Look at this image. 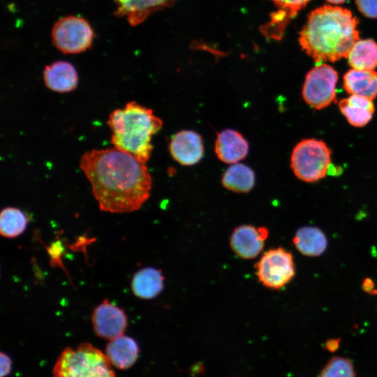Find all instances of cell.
I'll return each mask as SVG.
<instances>
[{"label": "cell", "instance_id": "obj_21", "mask_svg": "<svg viewBox=\"0 0 377 377\" xmlns=\"http://www.w3.org/2000/svg\"><path fill=\"white\" fill-rule=\"evenodd\" d=\"M253 170L244 164L235 163L230 165L222 177L223 186L235 193H247L255 185Z\"/></svg>", "mask_w": 377, "mask_h": 377}, {"label": "cell", "instance_id": "obj_5", "mask_svg": "<svg viewBox=\"0 0 377 377\" xmlns=\"http://www.w3.org/2000/svg\"><path fill=\"white\" fill-rule=\"evenodd\" d=\"M331 164V151L322 140L305 139L294 147L290 166L295 176L306 182L325 177Z\"/></svg>", "mask_w": 377, "mask_h": 377}, {"label": "cell", "instance_id": "obj_20", "mask_svg": "<svg viewBox=\"0 0 377 377\" xmlns=\"http://www.w3.org/2000/svg\"><path fill=\"white\" fill-rule=\"evenodd\" d=\"M293 242L299 252L309 257L320 256L327 246L325 235L314 226H304L298 229Z\"/></svg>", "mask_w": 377, "mask_h": 377}, {"label": "cell", "instance_id": "obj_11", "mask_svg": "<svg viewBox=\"0 0 377 377\" xmlns=\"http://www.w3.org/2000/svg\"><path fill=\"white\" fill-rule=\"evenodd\" d=\"M173 158L182 165L198 163L204 154L202 137L197 132L183 130L175 134L169 145Z\"/></svg>", "mask_w": 377, "mask_h": 377}, {"label": "cell", "instance_id": "obj_29", "mask_svg": "<svg viewBox=\"0 0 377 377\" xmlns=\"http://www.w3.org/2000/svg\"><path fill=\"white\" fill-rule=\"evenodd\" d=\"M330 3L334 4H340L344 3L346 0H327Z\"/></svg>", "mask_w": 377, "mask_h": 377}, {"label": "cell", "instance_id": "obj_2", "mask_svg": "<svg viewBox=\"0 0 377 377\" xmlns=\"http://www.w3.org/2000/svg\"><path fill=\"white\" fill-rule=\"evenodd\" d=\"M358 19L341 7L325 5L312 10L299 36L302 49L316 63L337 61L359 40Z\"/></svg>", "mask_w": 377, "mask_h": 377}, {"label": "cell", "instance_id": "obj_24", "mask_svg": "<svg viewBox=\"0 0 377 377\" xmlns=\"http://www.w3.org/2000/svg\"><path fill=\"white\" fill-rule=\"evenodd\" d=\"M353 362L347 357L335 356L331 358L320 372L319 377H355Z\"/></svg>", "mask_w": 377, "mask_h": 377}, {"label": "cell", "instance_id": "obj_25", "mask_svg": "<svg viewBox=\"0 0 377 377\" xmlns=\"http://www.w3.org/2000/svg\"><path fill=\"white\" fill-rule=\"evenodd\" d=\"M357 8L366 17L377 18V0H355Z\"/></svg>", "mask_w": 377, "mask_h": 377}, {"label": "cell", "instance_id": "obj_12", "mask_svg": "<svg viewBox=\"0 0 377 377\" xmlns=\"http://www.w3.org/2000/svg\"><path fill=\"white\" fill-rule=\"evenodd\" d=\"M276 8L269 20L262 29L263 34L269 39L280 40L285 29L298 12L304 8L310 0H269Z\"/></svg>", "mask_w": 377, "mask_h": 377}, {"label": "cell", "instance_id": "obj_7", "mask_svg": "<svg viewBox=\"0 0 377 377\" xmlns=\"http://www.w3.org/2000/svg\"><path fill=\"white\" fill-rule=\"evenodd\" d=\"M258 281L266 288L281 290L295 275V265L290 252L282 247L265 251L255 265Z\"/></svg>", "mask_w": 377, "mask_h": 377}, {"label": "cell", "instance_id": "obj_16", "mask_svg": "<svg viewBox=\"0 0 377 377\" xmlns=\"http://www.w3.org/2000/svg\"><path fill=\"white\" fill-rule=\"evenodd\" d=\"M139 353L137 342L124 334L110 340L105 348V354L112 366L121 370L131 368L136 362Z\"/></svg>", "mask_w": 377, "mask_h": 377}, {"label": "cell", "instance_id": "obj_15", "mask_svg": "<svg viewBox=\"0 0 377 377\" xmlns=\"http://www.w3.org/2000/svg\"><path fill=\"white\" fill-rule=\"evenodd\" d=\"M43 75L45 86L55 92H70L75 89L78 84L75 68L66 61H54L46 66Z\"/></svg>", "mask_w": 377, "mask_h": 377}, {"label": "cell", "instance_id": "obj_27", "mask_svg": "<svg viewBox=\"0 0 377 377\" xmlns=\"http://www.w3.org/2000/svg\"><path fill=\"white\" fill-rule=\"evenodd\" d=\"M362 289L369 294L377 295V288L375 286L374 281L369 278H366L363 281Z\"/></svg>", "mask_w": 377, "mask_h": 377}, {"label": "cell", "instance_id": "obj_18", "mask_svg": "<svg viewBox=\"0 0 377 377\" xmlns=\"http://www.w3.org/2000/svg\"><path fill=\"white\" fill-rule=\"evenodd\" d=\"M339 108L348 122L355 127L367 125L375 110L372 100L358 95H350L341 100Z\"/></svg>", "mask_w": 377, "mask_h": 377}, {"label": "cell", "instance_id": "obj_3", "mask_svg": "<svg viewBox=\"0 0 377 377\" xmlns=\"http://www.w3.org/2000/svg\"><path fill=\"white\" fill-rule=\"evenodd\" d=\"M108 124L114 147L146 163L153 149L152 137L160 131L163 121L151 109L130 101L110 114Z\"/></svg>", "mask_w": 377, "mask_h": 377}, {"label": "cell", "instance_id": "obj_23", "mask_svg": "<svg viewBox=\"0 0 377 377\" xmlns=\"http://www.w3.org/2000/svg\"><path fill=\"white\" fill-rule=\"evenodd\" d=\"M28 218L21 209L14 207L3 208L0 214V233L6 238H15L27 228Z\"/></svg>", "mask_w": 377, "mask_h": 377}, {"label": "cell", "instance_id": "obj_28", "mask_svg": "<svg viewBox=\"0 0 377 377\" xmlns=\"http://www.w3.org/2000/svg\"><path fill=\"white\" fill-rule=\"evenodd\" d=\"M340 342V339H330L324 344V348L330 352H334L339 348Z\"/></svg>", "mask_w": 377, "mask_h": 377}, {"label": "cell", "instance_id": "obj_1", "mask_svg": "<svg viewBox=\"0 0 377 377\" xmlns=\"http://www.w3.org/2000/svg\"><path fill=\"white\" fill-rule=\"evenodd\" d=\"M80 167L102 211L132 212L150 195L151 177L145 163L114 147L86 151Z\"/></svg>", "mask_w": 377, "mask_h": 377}, {"label": "cell", "instance_id": "obj_10", "mask_svg": "<svg viewBox=\"0 0 377 377\" xmlns=\"http://www.w3.org/2000/svg\"><path fill=\"white\" fill-rule=\"evenodd\" d=\"M268 236L269 230L266 227L243 224L233 230L230 237V246L239 258L253 259L263 251Z\"/></svg>", "mask_w": 377, "mask_h": 377}, {"label": "cell", "instance_id": "obj_9", "mask_svg": "<svg viewBox=\"0 0 377 377\" xmlns=\"http://www.w3.org/2000/svg\"><path fill=\"white\" fill-rule=\"evenodd\" d=\"M91 322L98 337L111 340L124 334L128 318L122 309L104 300L94 309Z\"/></svg>", "mask_w": 377, "mask_h": 377}, {"label": "cell", "instance_id": "obj_17", "mask_svg": "<svg viewBox=\"0 0 377 377\" xmlns=\"http://www.w3.org/2000/svg\"><path fill=\"white\" fill-rule=\"evenodd\" d=\"M343 87L350 95L374 100L377 96V72L351 68L343 75Z\"/></svg>", "mask_w": 377, "mask_h": 377}, {"label": "cell", "instance_id": "obj_22", "mask_svg": "<svg viewBox=\"0 0 377 377\" xmlns=\"http://www.w3.org/2000/svg\"><path fill=\"white\" fill-rule=\"evenodd\" d=\"M348 60L353 68L374 70L377 67V43L372 39L358 40L351 48Z\"/></svg>", "mask_w": 377, "mask_h": 377}, {"label": "cell", "instance_id": "obj_4", "mask_svg": "<svg viewBox=\"0 0 377 377\" xmlns=\"http://www.w3.org/2000/svg\"><path fill=\"white\" fill-rule=\"evenodd\" d=\"M105 353L88 342L66 347L57 357L52 377H117Z\"/></svg>", "mask_w": 377, "mask_h": 377}, {"label": "cell", "instance_id": "obj_19", "mask_svg": "<svg viewBox=\"0 0 377 377\" xmlns=\"http://www.w3.org/2000/svg\"><path fill=\"white\" fill-rule=\"evenodd\" d=\"M164 287L162 272L154 267H144L133 275L131 290L137 297L151 300L158 296Z\"/></svg>", "mask_w": 377, "mask_h": 377}, {"label": "cell", "instance_id": "obj_14", "mask_svg": "<svg viewBox=\"0 0 377 377\" xmlns=\"http://www.w3.org/2000/svg\"><path fill=\"white\" fill-rule=\"evenodd\" d=\"M214 150L219 160L226 163L235 164L246 157L249 146L239 132L228 128L218 133Z\"/></svg>", "mask_w": 377, "mask_h": 377}, {"label": "cell", "instance_id": "obj_6", "mask_svg": "<svg viewBox=\"0 0 377 377\" xmlns=\"http://www.w3.org/2000/svg\"><path fill=\"white\" fill-rule=\"evenodd\" d=\"M54 47L64 54H79L91 47L94 31L84 17L68 15L59 18L51 32Z\"/></svg>", "mask_w": 377, "mask_h": 377}, {"label": "cell", "instance_id": "obj_26", "mask_svg": "<svg viewBox=\"0 0 377 377\" xmlns=\"http://www.w3.org/2000/svg\"><path fill=\"white\" fill-rule=\"evenodd\" d=\"M1 377H7L12 369V361L10 357L3 352L0 353Z\"/></svg>", "mask_w": 377, "mask_h": 377}, {"label": "cell", "instance_id": "obj_13", "mask_svg": "<svg viewBox=\"0 0 377 377\" xmlns=\"http://www.w3.org/2000/svg\"><path fill=\"white\" fill-rule=\"evenodd\" d=\"M177 0H114V15L124 17L133 27L140 24L154 13Z\"/></svg>", "mask_w": 377, "mask_h": 377}, {"label": "cell", "instance_id": "obj_8", "mask_svg": "<svg viewBox=\"0 0 377 377\" xmlns=\"http://www.w3.org/2000/svg\"><path fill=\"white\" fill-rule=\"evenodd\" d=\"M337 72L330 65L319 64L310 70L302 87V96L311 107L320 110L330 105L336 98Z\"/></svg>", "mask_w": 377, "mask_h": 377}]
</instances>
